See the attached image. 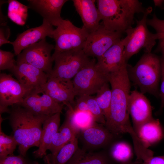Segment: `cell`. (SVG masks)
Returning a JSON list of instances; mask_svg holds the SVG:
<instances>
[{
	"instance_id": "603a6c76",
	"label": "cell",
	"mask_w": 164,
	"mask_h": 164,
	"mask_svg": "<svg viewBox=\"0 0 164 164\" xmlns=\"http://www.w3.org/2000/svg\"><path fill=\"white\" fill-rule=\"evenodd\" d=\"M78 133L72 125L69 119L65 120L55 135L48 150L53 155H56L65 145L77 137Z\"/></svg>"
},
{
	"instance_id": "5b68a950",
	"label": "cell",
	"mask_w": 164,
	"mask_h": 164,
	"mask_svg": "<svg viewBox=\"0 0 164 164\" xmlns=\"http://www.w3.org/2000/svg\"><path fill=\"white\" fill-rule=\"evenodd\" d=\"M152 10L151 7L146 8L142 18L136 20V26L126 30L125 40L124 56L127 62L133 55L143 49L145 53H151L156 44L158 36L156 33H153L148 29L147 20Z\"/></svg>"
},
{
	"instance_id": "74e56055",
	"label": "cell",
	"mask_w": 164,
	"mask_h": 164,
	"mask_svg": "<svg viewBox=\"0 0 164 164\" xmlns=\"http://www.w3.org/2000/svg\"><path fill=\"white\" fill-rule=\"evenodd\" d=\"M6 43H10L12 44V42H10L8 40V38L5 36L4 30L1 27L0 30V46Z\"/></svg>"
},
{
	"instance_id": "7c38bea8",
	"label": "cell",
	"mask_w": 164,
	"mask_h": 164,
	"mask_svg": "<svg viewBox=\"0 0 164 164\" xmlns=\"http://www.w3.org/2000/svg\"><path fill=\"white\" fill-rule=\"evenodd\" d=\"M30 91L26 90L10 74H0V114L10 112L8 107L19 105Z\"/></svg>"
},
{
	"instance_id": "44dd1931",
	"label": "cell",
	"mask_w": 164,
	"mask_h": 164,
	"mask_svg": "<svg viewBox=\"0 0 164 164\" xmlns=\"http://www.w3.org/2000/svg\"><path fill=\"white\" fill-rule=\"evenodd\" d=\"M61 113L58 112L52 115L44 122L39 146L33 152L36 158H42L46 155V151L59 128Z\"/></svg>"
},
{
	"instance_id": "f35d334b",
	"label": "cell",
	"mask_w": 164,
	"mask_h": 164,
	"mask_svg": "<svg viewBox=\"0 0 164 164\" xmlns=\"http://www.w3.org/2000/svg\"><path fill=\"white\" fill-rule=\"evenodd\" d=\"M155 6L160 7L162 9H164V0H156L153 1Z\"/></svg>"
},
{
	"instance_id": "1f68e13d",
	"label": "cell",
	"mask_w": 164,
	"mask_h": 164,
	"mask_svg": "<svg viewBox=\"0 0 164 164\" xmlns=\"http://www.w3.org/2000/svg\"><path fill=\"white\" fill-rule=\"evenodd\" d=\"M89 112L95 122L105 125L106 120L104 113L98 104L95 97L91 95H84Z\"/></svg>"
},
{
	"instance_id": "5bb4252c",
	"label": "cell",
	"mask_w": 164,
	"mask_h": 164,
	"mask_svg": "<svg viewBox=\"0 0 164 164\" xmlns=\"http://www.w3.org/2000/svg\"><path fill=\"white\" fill-rule=\"evenodd\" d=\"M41 87L46 94L59 103L63 105L69 103L74 106L76 95L71 79L49 77Z\"/></svg>"
},
{
	"instance_id": "30bf717a",
	"label": "cell",
	"mask_w": 164,
	"mask_h": 164,
	"mask_svg": "<svg viewBox=\"0 0 164 164\" xmlns=\"http://www.w3.org/2000/svg\"><path fill=\"white\" fill-rule=\"evenodd\" d=\"M122 33L105 29L101 24L89 33L83 50L88 57H100L108 49L119 41Z\"/></svg>"
},
{
	"instance_id": "836d02e7",
	"label": "cell",
	"mask_w": 164,
	"mask_h": 164,
	"mask_svg": "<svg viewBox=\"0 0 164 164\" xmlns=\"http://www.w3.org/2000/svg\"><path fill=\"white\" fill-rule=\"evenodd\" d=\"M162 56L160 57L161 73V85L159 89V97L161 99L160 108L156 113L157 115H160L162 112L164 108V51L161 52Z\"/></svg>"
},
{
	"instance_id": "8fae6325",
	"label": "cell",
	"mask_w": 164,
	"mask_h": 164,
	"mask_svg": "<svg viewBox=\"0 0 164 164\" xmlns=\"http://www.w3.org/2000/svg\"><path fill=\"white\" fill-rule=\"evenodd\" d=\"M18 105L34 114L50 116L61 113L64 105L52 99L41 87L30 91Z\"/></svg>"
},
{
	"instance_id": "7402d4cb",
	"label": "cell",
	"mask_w": 164,
	"mask_h": 164,
	"mask_svg": "<svg viewBox=\"0 0 164 164\" xmlns=\"http://www.w3.org/2000/svg\"><path fill=\"white\" fill-rule=\"evenodd\" d=\"M136 134L144 145L148 148L164 138V128L158 119L154 118L142 125Z\"/></svg>"
},
{
	"instance_id": "ffe728a7",
	"label": "cell",
	"mask_w": 164,
	"mask_h": 164,
	"mask_svg": "<svg viewBox=\"0 0 164 164\" xmlns=\"http://www.w3.org/2000/svg\"><path fill=\"white\" fill-rule=\"evenodd\" d=\"M80 132L86 144L94 147L108 145L116 138L104 125L96 122Z\"/></svg>"
},
{
	"instance_id": "4fadbf2b",
	"label": "cell",
	"mask_w": 164,
	"mask_h": 164,
	"mask_svg": "<svg viewBox=\"0 0 164 164\" xmlns=\"http://www.w3.org/2000/svg\"><path fill=\"white\" fill-rule=\"evenodd\" d=\"M128 108L135 133L142 125L154 118L150 101L144 94L136 89L130 92Z\"/></svg>"
},
{
	"instance_id": "83f0119b",
	"label": "cell",
	"mask_w": 164,
	"mask_h": 164,
	"mask_svg": "<svg viewBox=\"0 0 164 164\" xmlns=\"http://www.w3.org/2000/svg\"><path fill=\"white\" fill-rule=\"evenodd\" d=\"M8 17L15 23L23 25L27 16V7L16 0H9Z\"/></svg>"
},
{
	"instance_id": "d6a6232c",
	"label": "cell",
	"mask_w": 164,
	"mask_h": 164,
	"mask_svg": "<svg viewBox=\"0 0 164 164\" xmlns=\"http://www.w3.org/2000/svg\"><path fill=\"white\" fill-rule=\"evenodd\" d=\"M15 54L11 52L0 50V70H11L17 64Z\"/></svg>"
},
{
	"instance_id": "4dcf8cb0",
	"label": "cell",
	"mask_w": 164,
	"mask_h": 164,
	"mask_svg": "<svg viewBox=\"0 0 164 164\" xmlns=\"http://www.w3.org/2000/svg\"><path fill=\"white\" fill-rule=\"evenodd\" d=\"M147 24L153 28L158 35V45L155 49V52L164 51V19L158 18L155 13L151 19H147Z\"/></svg>"
},
{
	"instance_id": "ab89813d",
	"label": "cell",
	"mask_w": 164,
	"mask_h": 164,
	"mask_svg": "<svg viewBox=\"0 0 164 164\" xmlns=\"http://www.w3.org/2000/svg\"><path fill=\"white\" fill-rule=\"evenodd\" d=\"M124 164H141L139 162L136 161H135V162H132V161L129 162H128L127 163Z\"/></svg>"
},
{
	"instance_id": "6da1fadb",
	"label": "cell",
	"mask_w": 164,
	"mask_h": 164,
	"mask_svg": "<svg viewBox=\"0 0 164 164\" xmlns=\"http://www.w3.org/2000/svg\"><path fill=\"white\" fill-rule=\"evenodd\" d=\"M127 63L108 76L111 87L110 115L105 126L114 135L130 134L133 128L129 119L128 103L131 87L127 70Z\"/></svg>"
},
{
	"instance_id": "7a4b0ae2",
	"label": "cell",
	"mask_w": 164,
	"mask_h": 164,
	"mask_svg": "<svg viewBox=\"0 0 164 164\" xmlns=\"http://www.w3.org/2000/svg\"><path fill=\"white\" fill-rule=\"evenodd\" d=\"M10 113L9 120L12 131V135L18 144L20 155L25 157L29 149L39 147L42 126L50 116L34 114L19 105Z\"/></svg>"
},
{
	"instance_id": "8992f818",
	"label": "cell",
	"mask_w": 164,
	"mask_h": 164,
	"mask_svg": "<svg viewBox=\"0 0 164 164\" xmlns=\"http://www.w3.org/2000/svg\"><path fill=\"white\" fill-rule=\"evenodd\" d=\"M89 33L84 27L74 26L70 20H63L54 29L53 38L55 42L52 59L62 52L83 50Z\"/></svg>"
},
{
	"instance_id": "cb8c5ba5",
	"label": "cell",
	"mask_w": 164,
	"mask_h": 164,
	"mask_svg": "<svg viewBox=\"0 0 164 164\" xmlns=\"http://www.w3.org/2000/svg\"><path fill=\"white\" fill-rule=\"evenodd\" d=\"M65 105L67 108L66 117L69 119L78 134L81 131L89 127L95 122L93 116L89 112L76 110L70 104H67Z\"/></svg>"
},
{
	"instance_id": "ac0fdd59",
	"label": "cell",
	"mask_w": 164,
	"mask_h": 164,
	"mask_svg": "<svg viewBox=\"0 0 164 164\" xmlns=\"http://www.w3.org/2000/svg\"><path fill=\"white\" fill-rule=\"evenodd\" d=\"M67 0H29L28 7L39 13L52 26L56 27L63 19L61 17L62 8Z\"/></svg>"
},
{
	"instance_id": "d590c367",
	"label": "cell",
	"mask_w": 164,
	"mask_h": 164,
	"mask_svg": "<svg viewBox=\"0 0 164 164\" xmlns=\"http://www.w3.org/2000/svg\"><path fill=\"white\" fill-rule=\"evenodd\" d=\"M74 109L82 112H89L87 102L84 95L78 96L76 102Z\"/></svg>"
},
{
	"instance_id": "9a60e30c",
	"label": "cell",
	"mask_w": 164,
	"mask_h": 164,
	"mask_svg": "<svg viewBox=\"0 0 164 164\" xmlns=\"http://www.w3.org/2000/svg\"><path fill=\"white\" fill-rule=\"evenodd\" d=\"M10 70L23 87L29 91L41 87L49 77L45 72L26 62H17Z\"/></svg>"
},
{
	"instance_id": "277c9868",
	"label": "cell",
	"mask_w": 164,
	"mask_h": 164,
	"mask_svg": "<svg viewBox=\"0 0 164 164\" xmlns=\"http://www.w3.org/2000/svg\"><path fill=\"white\" fill-rule=\"evenodd\" d=\"M127 70L130 81L139 88L140 92L159 97L160 57L151 52L145 53L135 66L127 64Z\"/></svg>"
},
{
	"instance_id": "4316f807",
	"label": "cell",
	"mask_w": 164,
	"mask_h": 164,
	"mask_svg": "<svg viewBox=\"0 0 164 164\" xmlns=\"http://www.w3.org/2000/svg\"><path fill=\"white\" fill-rule=\"evenodd\" d=\"M134 152L130 144L121 141L113 144L110 150L111 157L119 164H124L132 162Z\"/></svg>"
},
{
	"instance_id": "ba28073f",
	"label": "cell",
	"mask_w": 164,
	"mask_h": 164,
	"mask_svg": "<svg viewBox=\"0 0 164 164\" xmlns=\"http://www.w3.org/2000/svg\"><path fill=\"white\" fill-rule=\"evenodd\" d=\"M96 63L93 59L73 78L72 81L76 96L96 94L104 84L109 83L108 76L97 68Z\"/></svg>"
},
{
	"instance_id": "d4e9b609",
	"label": "cell",
	"mask_w": 164,
	"mask_h": 164,
	"mask_svg": "<svg viewBox=\"0 0 164 164\" xmlns=\"http://www.w3.org/2000/svg\"><path fill=\"white\" fill-rule=\"evenodd\" d=\"M107 155L104 153L87 152L79 147L66 164H108Z\"/></svg>"
},
{
	"instance_id": "3957f363",
	"label": "cell",
	"mask_w": 164,
	"mask_h": 164,
	"mask_svg": "<svg viewBox=\"0 0 164 164\" xmlns=\"http://www.w3.org/2000/svg\"><path fill=\"white\" fill-rule=\"evenodd\" d=\"M101 24L106 29L121 33L132 27L136 14L143 13L146 8L138 0H97Z\"/></svg>"
},
{
	"instance_id": "8d00e7d4",
	"label": "cell",
	"mask_w": 164,
	"mask_h": 164,
	"mask_svg": "<svg viewBox=\"0 0 164 164\" xmlns=\"http://www.w3.org/2000/svg\"><path fill=\"white\" fill-rule=\"evenodd\" d=\"M142 164H164V155L149 157L145 160Z\"/></svg>"
},
{
	"instance_id": "52a82bcc",
	"label": "cell",
	"mask_w": 164,
	"mask_h": 164,
	"mask_svg": "<svg viewBox=\"0 0 164 164\" xmlns=\"http://www.w3.org/2000/svg\"><path fill=\"white\" fill-rule=\"evenodd\" d=\"M93 59H90L83 50H71L60 53L53 59L55 65L49 77L71 79Z\"/></svg>"
},
{
	"instance_id": "f1b7e54d",
	"label": "cell",
	"mask_w": 164,
	"mask_h": 164,
	"mask_svg": "<svg viewBox=\"0 0 164 164\" xmlns=\"http://www.w3.org/2000/svg\"><path fill=\"white\" fill-rule=\"evenodd\" d=\"M96 94L95 99L104 113L106 121L110 115L111 98V91L109 83L104 84Z\"/></svg>"
},
{
	"instance_id": "60d3db41",
	"label": "cell",
	"mask_w": 164,
	"mask_h": 164,
	"mask_svg": "<svg viewBox=\"0 0 164 164\" xmlns=\"http://www.w3.org/2000/svg\"></svg>"
},
{
	"instance_id": "9c48e42d",
	"label": "cell",
	"mask_w": 164,
	"mask_h": 164,
	"mask_svg": "<svg viewBox=\"0 0 164 164\" xmlns=\"http://www.w3.org/2000/svg\"><path fill=\"white\" fill-rule=\"evenodd\" d=\"M54 48L44 38L24 49L18 56L17 62L28 63L49 75L53 70L51 52Z\"/></svg>"
},
{
	"instance_id": "484cf974",
	"label": "cell",
	"mask_w": 164,
	"mask_h": 164,
	"mask_svg": "<svg viewBox=\"0 0 164 164\" xmlns=\"http://www.w3.org/2000/svg\"><path fill=\"white\" fill-rule=\"evenodd\" d=\"M78 138L76 137L59 150L55 155L51 154L44 157L46 164H66L72 157L78 147Z\"/></svg>"
},
{
	"instance_id": "e0dca14e",
	"label": "cell",
	"mask_w": 164,
	"mask_h": 164,
	"mask_svg": "<svg viewBox=\"0 0 164 164\" xmlns=\"http://www.w3.org/2000/svg\"><path fill=\"white\" fill-rule=\"evenodd\" d=\"M125 41L124 38L121 39L97 59L96 66L104 74L108 76L127 63L124 56Z\"/></svg>"
},
{
	"instance_id": "d6986e66",
	"label": "cell",
	"mask_w": 164,
	"mask_h": 164,
	"mask_svg": "<svg viewBox=\"0 0 164 164\" xmlns=\"http://www.w3.org/2000/svg\"><path fill=\"white\" fill-rule=\"evenodd\" d=\"M76 10L80 16L83 26L89 32H93L98 29L101 18L94 0H73Z\"/></svg>"
},
{
	"instance_id": "f546056e",
	"label": "cell",
	"mask_w": 164,
	"mask_h": 164,
	"mask_svg": "<svg viewBox=\"0 0 164 164\" xmlns=\"http://www.w3.org/2000/svg\"><path fill=\"white\" fill-rule=\"evenodd\" d=\"M18 144L12 135H8L2 132L0 125V159L13 155Z\"/></svg>"
},
{
	"instance_id": "2e32d148",
	"label": "cell",
	"mask_w": 164,
	"mask_h": 164,
	"mask_svg": "<svg viewBox=\"0 0 164 164\" xmlns=\"http://www.w3.org/2000/svg\"><path fill=\"white\" fill-rule=\"evenodd\" d=\"M54 31L53 26L43 19L39 26L28 29L18 35L12 44L14 54L19 55L24 49L46 36L53 38Z\"/></svg>"
},
{
	"instance_id": "e575fe53",
	"label": "cell",
	"mask_w": 164,
	"mask_h": 164,
	"mask_svg": "<svg viewBox=\"0 0 164 164\" xmlns=\"http://www.w3.org/2000/svg\"><path fill=\"white\" fill-rule=\"evenodd\" d=\"M0 164H32L24 157L20 155H13L0 159Z\"/></svg>"
}]
</instances>
